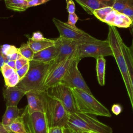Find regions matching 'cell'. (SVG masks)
<instances>
[{
  "instance_id": "cell-2",
  "label": "cell",
  "mask_w": 133,
  "mask_h": 133,
  "mask_svg": "<svg viewBox=\"0 0 133 133\" xmlns=\"http://www.w3.org/2000/svg\"><path fill=\"white\" fill-rule=\"evenodd\" d=\"M51 62L30 61V68L27 74L16 86L26 93L31 90H44V84Z\"/></svg>"
},
{
  "instance_id": "cell-46",
  "label": "cell",
  "mask_w": 133,
  "mask_h": 133,
  "mask_svg": "<svg viewBox=\"0 0 133 133\" xmlns=\"http://www.w3.org/2000/svg\"><path fill=\"white\" fill-rule=\"evenodd\" d=\"M79 133H94L91 132H88V131H79Z\"/></svg>"
},
{
  "instance_id": "cell-25",
  "label": "cell",
  "mask_w": 133,
  "mask_h": 133,
  "mask_svg": "<svg viewBox=\"0 0 133 133\" xmlns=\"http://www.w3.org/2000/svg\"><path fill=\"white\" fill-rule=\"evenodd\" d=\"M19 48V53L23 57L28 59L29 61L33 60V58L34 55V52L30 47L27 43L23 44Z\"/></svg>"
},
{
  "instance_id": "cell-5",
  "label": "cell",
  "mask_w": 133,
  "mask_h": 133,
  "mask_svg": "<svg viewBox=\"0 0 133 133\" xmlns=\"http://www.w3.org/2000/svg\"><path fill=\"white\" fill-rule=\"evenodd\" d=\"M46 113L49 128H68L70 113L60 102L49 97Z\"/></svg>"
},
{
  "instance_id": "cell-48",
  "label": "cell",
  "mask_w": 133,
  "mask_h": 133,
  "mask_svg": "<svg viewBox=\"0 0 133 133\" xmlns=\"http://www.w3.org/2000/svg\"><path fill=\"white\" fill-rule=\"evenodd\" d=\"M75 1H77V0H75Z\"/></svg>"
},
{
  "instance_id": "cell-50",
  "label": "cell",
  "mask_w": 133,
  "mask_h": 133,
  "mask_svg": "<svg viewBox=\"0 0 133 133\" xmlns=\"http://www.w3.org/2000/svg\"><path fill=\"white\" fill-rule=\"evenodd\" d=\"M28 1H29V0H28Z\"/></svg>"
},
{
  "instance_id": "cell-28",
  "label": "cell",
  "mask_w": 133,
  "mask_h": 133,
  "mask_svg": "<svg viewBox=\"0 0 133 133\" xmlns=\"http://www.w3.org/2000/svg\"><path fill=\"white\" fill-rule=\"evenodd\" d=\"M20 81V78L16 71V72L9 78L5 79V83L7 87H12L16 86Z\"/></svg>"
},
{
  "instance_id": "cell-47",
  "label": "cell",
  "mask_w": 133,
  "mask_h": 133,
  "mask_svg": "<svg viewBox=\"0 0 133 133\" xmlns=\"http://www.w3.org/2000/svg\"><path fill=\"white\" fill-rule=\"evenodd\" d=\"M73 131V130H72ZM73 131V132L74 133H79V131Z\"/></svg>"
},
{
  "instance_id": "cell-32",
  "label": "cell",
  "mask_w": 133,
  "mask_h": 133,
  "mask_svg": "<svg viewBox=\"0 0 133 133\" xmlns=\"http://www.w3.org/2000/svg\"><path fill=\"white\" fill-rule=\"evenodd\" d=\"M78 20V17L75 12L72 14H69L68 21L66 23L73 28H77L75 24Z\"/></svg>"
},
{
  "instance_id": "cell-22",
  "label": "cell",
  "mask_w": 133,
  "mask_h": 133,
  "mask_svg": "<svg viewBox=\"0 0 133 133\" xmlns=\"http://www.w3.org/2000/svg\"><path fill=\"white\" fill-rule=\"evenodd\" d=\"M96 71L98 83L101 86L105 85V71L106 61L104 57L96 59Z\"/></svg>"
},
{
  "instance_id": "cell-1",
  "label": "cell",
  "mask_w": 133,
  "mask_h": 133,
  "mask_svg": "<svg viewBox=\"0 0 133 133\" xmlns=\"http://www.w3.org/2000/svg\"><path fill=\"white\" fill-rule=\"evenodd\" d=\"M107 39L110 43L113 51V56L115 59L122 76L133 110V92L131 88L128 67L122 48L121 42L122 39L116 27L109 26Z\"/></svg>"
},
{
  "instance_id": "cell-6",
  "label": "cell",
  "mask_w": 133,
  "mask_h": 133,
  "mask_svg": "<svg viewBox=\"0 0 133 133\" xmlns=\"http://www.w3.org/2000/svg\"><path fill=\"white\" fill-rule=\"evenodd\" d=\"M52 21L58 29L60 37L72 40L79 44L98 43L101 41L78 28H73L66 22H63L58 19L54 18Z\"/></svg>"
},
{
  "instance_id": "cell-15",
  "label": "cell",
  "mask_w": 133,
  "mask_h": 133,
  "mask_svg": "<svg viewBox=\"0 0 133 133\" xmlns=\"http://www.w3.org/2000/svg\"><path fill=\"white\" fill-rule=\"evenodd\" d=\"M57 55V49L54 45L34 53L32 60L44 63H50L55 59Z\"/></svg>"
},
{
  "instance_id": "cell-37",
  "label": "cell",
  "mask_w": 133,
  "mask_h": 133,
  "mask_svg": "<svg viewBox=\"0 0 133 133\" xmlns=\"http://www.w3.org/2000/svg\"><path fill=\"white\" fill-rule=\"evenodd\" d=\"M122 13H123L124 15L128 16L132 20V25L131 26L133 27V6L131 7H129V8L124 9L122 12Z\"/></svg>"
},
{
  "instance_id": "cell-38",
  "label": "cell",
  "mask_w": 133,
  "mask_h": 133,
  "mask_svg": "<svg viewBox=\"0 0 133 133\" xmlns=\"http://www.w3.org/2000/svg\"><path fill=\"white\" fill-rule=\"evenodd\" d=\"M31 38L34 41H40L45 38V37H44V36H43V34L39 31L34 32L33 33L32 36Z\"/></svg>"
},
{
  "instance_id": "cell-11",
  "label": "cell",
  "mask_w": 133,
  "mask_h": 133,
  "mask_svg": "<svg viewBox=\"0 0 133 133\" xmlns=\"http://www.w3.org/2000/svg\"><path fill=\"white\" fill-rule=\"evenodd\" d=\"M54 40L55 46L57 49L58 55L55 59L51 61L48 73L72 55L76 51L77 45L79 44L72 40L60 36Z\"/></svg>"
},
{
  "instance_id": "cell-9",
  "label": "cell",
  "mask_w": 133,
  "mask_h": 133,
  "mask_svg": "<svg viewBox=\"0 0 133 133\" xmlns=\"http://www.w3.org/2000/svg\"><path fill=\"white\" fill-rule=\"evenodd\" d=\"M48 96L60 102L70 114L78 112L70 88L59 84L46 90Z\"/></svg>"
},
{
  "instance_id": "cell-10",
  "label": "cell",
  "mask_w": 133,
  "mask_h": 133,
  "mask_svg": "<svg viewBox=\"0 0 133 133\" xmlns=\"http://www.w3.org/2000/svg\"><path fill=\"white\" fill-rule=\"evenodd\" d=\"M22 115L29 133H48L49 127L46 113L34 112L29 114L24 109Z\"/></svg>"
},
{
  "instance_id": "cell-17",
  "label": "cell",
  "mask_w": 133,
  "mask_h": 133,
  "mask_svg": "<svg viewBox=\"0 0 133 133\" xmlns=\"http://www.w3.org/2000/svg\"><path fill=\"white\" fill-rule=\"evenodd\" d=\"M76 1L85 11L91 15H93L95 10L107 6L99 0H77Z\"/></svg>"
},
{
  "instance_id": "cell-29",
  "label": "cell",
  "mask_w": 133,
  "mask_h": 133,
  "mask_svg": "<svg viewBox=\"0 0 133 133\" xmlns=\"http://www.w3.org/2000/svg\"><path fill=\"white\" fill-rule=\"evenodd\" d=\"M4 77V80L9 78L15 72L16 70L10 67L7 64L5 63L1 68L0 70Z\"/></svg>"
},
{
  "instance_id": "cell-31",
  "label": "cell",
  "mask_w": 133,
  "mask_h": 133,
  "mask_svg": "<svg viewBox=\"0 0 133 133\" xmlns=\"http://www.w3.org/2000/svg\"><path fill=\"white\" fill-rule=\"evenodd\" d=\"M29 68H30V62L26 64H25V65H24L23 67L19 69V70H16V72L18 75L19 76L20 81L22 78H23L24 76L26 75V74H27L29 70Z\"/></svg>"
},
{
  "instance_id": "cell-35",
  "label": "cell",
  "mask_w": 133,
  "mask_h": 133,
  "mask_svg": "<svg viewBox=\"0 0 133 133\" xmlns=\"http://www.w3.org/2000/svg\"><path fill=\"white\" fill-rule=\"evenodd\" d=\"M50 0H29L28 1V8L31 7L36 6L41 4L46 3Z\"/></svg>"
},
{
  "instance_id": "cell-12",
  "label": "cell",
  "mask_w": 133,
  "mask_h": 133,
  "mask_svg": "<svg viewBox=\"0 0 133 133\" xmlns=\"http://www.w3.org/2000/svg\"><path fill=\"white\" fill-rule=\"evenodd\" d=\"M28 105L25 110L29 113L34 112L46 113L49 96L46 90H31L26 92Z\"/></svg>"
},
{
  "instance_id": "cell-7",
  "label": "cell",
  "mask_w": 133,
  "mask_h": 133,
  "mask_svg": "<svg viewBox=\"0 0 133 133\" xmlns=\"http://www.w3.org/2000/svg\"><path fill=\"white\" fill-rule=\"evenodd\" d=\"M78 58L81 60L85 57H99L113 56V51L108 39L98 43L78 44L76 48Z\"/></svg>"
},
{
  "instance_id": "cell-44",
  "label": "cell",
  "mask_w": 133,
  "mask_h": 133,
  "mask_svg": "<svg viewBox=\"0 0 133 133\" xmlns=\"http://www.w3.org/2000/svg\"><path fill=\"white\" fill-rule=\"evenodd\" d=\"M6 64L16 70V61H8Z\"/></svg>"
},
{
  "instance_id": "cell-13",
  "label": "cell",
  "mask_w": 133,
  "mask_h": 133,
  "mask_svg": "<svg viewBox=\"0 0 133 133\" xmlns=\"http://www.w3.org/2000/svg\"><path fill=\"white\" fill-rule=\"evenodd\" d=\"M77 56L76 50L72 55L61 62L54 70L48 73L44 84V90L60 84L69 66Z\"/></svg>"
},
{
  "instance_id": "cell-3",
  "label": "cell",
  "mask_w": 133,
  "mask_h": 133,
  "mask_svg": "<svg viewBox=\"0 0 133 133\" xmlns=\"http://www.w3.org/2000/svg\"><path fill=\"white\" fill-rule=\"evenodd\" d=\"M68 128L74 131L113 133V130L110 126L88 114L80 112L70 114Z\"/></svg>"
},
{
  "instance_id": "cell-26",
  "label": "cell",
  "mask_w": 133,
  "mask_h": 133,
  "mask_svg": "<svg viewBox=\"0 0 133 133\" xmlns=\"http://www.w3.org/2000/svg\"><path fill=\"white\" fill-rule=\"evenodd\" d=\"M113 9V8L110 6L102 7L95 10L93 12V15H94L100 21L104 22L107 16Z\"/></svg>"
},
{
  "instance_id": "cell-18",
  "label": "cell",
  "mask_w": 133,
  "mask_h": 133,
  "mask_svg": "<svg viewBox=\"0 0 133 133\" xmlns=\"http://www.w3.org/2000/svg\"><path fill=\"white\" fill-rule=\"evenodd\" d=\"M28 44L34 52L36 53L46 48L55 45V40L45 38L40 41H34L31 37L29 38Z\"/></svg>"
},
{
  "instance_id": "cell-36",
  "label": "cell",
  "mask_w": 133,
  "mask_h": 133,
  "mask_svg": "<svg viewBox=\"0 0 133 133\" xmlns=\"http://www.w3.org/2000/svg\"><path fill=\"white\" fill-rule=\"evenodd\" d=\"M123 108L119 104H114L111 108V111L116 115H119L122 111Z\"/></svg>"
},
{
  "instance_id": "cell-27",
  "label": "cell",
  "mask_w": 133,
  "mask_h": 133,
  "mask_svg": "<svg viewBox=\"0 0 133 133\" xmlns=\"http://www.w3.org/2000/svg\"><path fill=\"white\" fill-rule=\"evenodd\" d=\"M1 50L4 56H8L15 53L19 52V48L14 45L4 44L1 46Z\"/></svg>"
},
{
  "instance_id": "cell-4",
  "label": "cell",
  "mask_w": 133,
  "mask_h": 133,
  "mask_svg": "<svg viewBox=\"0 0 133 133\" xmlns=\"http://www.w3.org/2000/svg\"><path fill=\"white\" fill-rule=\"evenodd\" d=\"M78 112L111 117L108 109L98 101L92 94L77 88H71Z\"/></svg>"
},
{
  "instance_id": "cell-23",
  "label": "cell",
  "mask_w": 133,
  "mask_h": 133,
  "mask_svg": "<svg viewBox=\"0 0 133 133\" xmlns=\"http://www.w3.org/2000/svg\"><path fill=\"white\" fill-rule=\"evenodd\" d=\"M7 8L15 11H24L28 8V0H4Z\"/></svg>"
},
{
  "instance_id": "cell-33",
  "label": "cell",
  "mask_w": 133,
  "mask_h": 133,
  "mask_svg": "<svg viewBox=\"0 0 133 133\" xmlns=\"http://www.w3.org/2000/svg\"><path fill=\"white\" fill-rule=\"evenodd\" d=\"M117 11L113 9L111 12H110L108 15L107 16L104 21L103 22L107 23L109 26H112V23L113 22V20L114 19L115 16L116 14Z\"/></svg>"
},
{
  "instance_id": "cell-14",
  "label": "cell",
  "mask_w": 133,
  "mask_h": 133,
  "mask_svg": "<svg viewBox=\"0 0 133 133\" xmlns=\"http://www.w3.org/2000/svg\"><path fill=\"white\" fill-rule=\"evenodd\" d=\"M26 92L17 86L7 87L3 89V95L6 102V106H17L21 98Z\"/></svg>"
},
{
  "instance_id": "cell-19",
  "label": "cell",
  "mask_w": 133,
  "mask_h": 133,
  "mask_svg": "<svg viewBox=\"0 0 133 133\" xmlns=\"http://www.w3.org/2000/svg\"><path fill=\"white\" fill-rule=\"evenodd\" d=\"M5 126L9 133H29L26 129L22 115L9 125Z\"/></svg>"
},
{
  "instance_id": "cell-40",
  "label": "cell",
  "mask_w": 133,
  "mask_h": 133,
  "mask_svg": "<svg viewBox=\"0 0 133 133\" xmlns=\"http://www.w3.org/2000/svg\"><path fill=\"white\" fill-rule=\"evenodd\" d=\"M5 64V56L3 54L1 50V47L0 46V70L2 66Z\"/></svg>"
},
{
  "instance_id": "cell-39",
  "label": "cell",
  "mask_w": 133,
  "mask_h": 133,
  "mask_svg": "<svg viewBox=\"0 0 133 133\" xmlns=\"http://www.w3.org/2000/svg\"><path fill=\"white\" fill-rule=\"evenodd\" d=\"M64 128L60 127H55L49 128L48 133H64Z\"/></svg>"
},
{
  "instance_id": "cell-45",
  "label": "cell",
  "mask_w": 133,
  "mask_h": 133,
  "mask_svg": "<svg viewBox=\"0 0 133 133\" xmlns=\"http://www.w3.org/2000/svg\"><path fill=\"white\" fill-rule=\"evenodd\" d=\"M64 133H74L73 131L71 130L70 129L67 128H65L64 130Z\"/></svg>"
},
{
  "instance_id": "cell-49",
  "label": "cell",
  "mask_w": 133,
  "mask_h": 133,
  "mask_svg": "<svg viewBox=\"0 0 133 133\" xmlns=\"http://www.w3.org/2000/svg\"><path fill=\"white\" fill-rule=\"evenodd\" d=\"M0 1H2V0H0Z\"/></svg>"
},
{
  "instance_id": "cell-24",
  "label": "cell",
  "mask_w": 133,
  "mask_h": 133,
  "mask_svg": "<svg viewBox=\"0 0 133 133\" xmlns=\"http://www.w3.org/2000/svg\"><path fill=\"white\" fill-rule=\"evenodd\" d=\"M133 6V0H115L112 6L114 10L122 12L124 9Z\"/></svg>"
},
{
  "instance_id": "cell-34",
  "label": "cell",
  "mask_w": 133,
  "mask_h": 133,
  "mask_svg": "<svg viewBox=\"0 0 133 133\" xmlns=\"http://www.w3.org/2000/svg\"><path fill=\"white\" fill-rule=\"evenodd\" d=\"M66 10L69 14L74 13L75 11V5L73 0H66Z\"/></svg>"
},
{
  "instance_id": "cell-8",
  "label": "cell",
  "mask_w": 133,
  "mask_h": 133,
  "mask_svg": "<svg viewBox=\"0 0 133 133\" xmlns=\"http://www.w3.org/2000/svg\"><path fill=\"white\" fill-rule=\"evenodd\" d=\"M80 60L77 56L75 58L60 83L70 88L81 89L92 94L78 69V64Z\"/></svg>"
},
{
  "instance_id": "cell-43",
  "label": "cell",
  "mask_w": 133,
  "mask_h": 133,
  "mask_svg": "<svg viewBox=\"0 0 133 133\" xmlns=\"http://www.w3.org/2000/svg\"><path fill=\"white\" fill-rule=\"evenodd\" d=\"M131 30H132V43H131V46L130 47H129V51H130V55H131V58L133 60V27H132Z\"/></svg>"
},
{
  "instance_id": "cell-41",
  "label": "cell",
  "mask_w": 133,
  "mask_h": 133,
  "mask_svg": "<svg viewBox=\"0 0 133 133\" xmlns=\"http://www.w3.org/2000/svg\"><path fill=\"white\" fill-rule=\"evenodd\" d=\"M107 6L112 7L115 0H99Z\"/></svg>"
},
{
  "instance_id": "cell-20",
  "label": "cell",
  "mask_w": 133,
  "mask_h": 133,
  "mask_svg": "<svg viewBox=\"0 0 133 133\" xmlns=\"http://www.w3.org/2000/svg\"><path fill=\"white\" fill-rule=\"evenodd\" d=\"M121 45L124 57L126 60L127 65L128 67L131 88L133 92V60L130 54L129 47L125 44L123 40L121 42Z\"/></svg>"
},
{
  "instance_id": "cell-21",
  "label": "cell",
  "mask_w": 133,
  "mask_h": 133,
  "mask_svg": "<svg viewBox=\"0 0 133 133\" xmlns=\"http://www.w3.org/2000/svg\"><path fill=\"white\" fill-rule=\"evenodd\" d=\"M132 20L126 15L117 11L112 26L118 28H127L132 25Z\"/></svg>"
},
{
  "instance_id": "cell-30",
  "label": "cell",
  "mask_w": 133,
  "mask_h": 133,
  "mask_svg": "<svg viewBox=\"0 0 133 133\" xmlns=\"http://www.w3.org/2000/svg\"><path fill=\"white\" fill-rule=\"evenodd\" d=\"M29 62L28 59L23 57L20 54L18 53L17 59L16 60V71L23 67Z\"/></svg>"
},
{
  "instance_id": "cell-42",
  "label": "cell",
  "mask_w": 133,
  "mask_h": 133,
  "mask_svg": "<svg viewBox=\"0 0 133 133\" xmlns=\"http://www.w3.org/2000/svg\"><path fill=\"white\" fill-rule=\"evenodd\" d=\"M0 133H9L5 126L0 122Z\"/></svg>"
},
{
  "instance_id": "cell-16",
  "label": "cell",
  "mask_w": 133,
  "mask_h": 133,
  "mask_svg": "<svg viewBox=\"0 0 133 133\" xmlns=\"http://www.w3.org/2000/svg\"><path fill=\"white\" fill-rule=\"evenodd\" d=\"M22 109H19L17 106L6 107L5 112L3 116L2 123L4 126H8L19 116H21L23 112Z\"/></svg>"
}]
</instances>
